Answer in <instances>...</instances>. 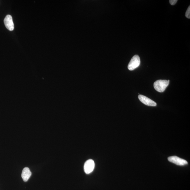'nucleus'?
Wrapping results in <instances>:
<instances>
[{
	"mask_svg": "<svg viewBox=\"0 0 190 190\" xmlns=\"http://www.w3.org/2000/svg\"><path fill=\"white\" fill-rule=\"evenodd\" d=\"M95 167V163L93 160L90 159L85 162L84 166V170L86 174H89L93 171Z\"/></svg>",
	"mask_w": 190,
	"mask_h": 190,
	"instance_id": "4",
	"label": "nucleus"
},
{
	"mask_svg": "<svg viewBox=\"0 0 190 190\" xmlns=\"http://www.w3.org/2000/svg\"><path fill=\"white\" fill-rule=\"evenodd\" d=\"M177 1V0H170L169 3L171 5H174L176 3Z\"/></svg>",
	"mask_w": 190,
	"mask_h": 190,
	"instance_id": "9",
	"label": "nucleus"
},
{
	"mask_svg": "<svg viewBox=\"0 0 190 190\" xmlns=\"http://www.w3.org/2000/svg\"><path fill=\"white\" fill-rule=\"evenodd\" d=\"M169 80H158L154 83V88L158 92H163L169 85Z\"/></svg>",
	"mask_w": 190,
	"mask_h": 190,
	"instance_id": "1",
	"label": "nucleus"
},
{
	"mask_svg": "<svg viewBox=\"0 0 190 190\" xmlns=\"http://www.w3.org/2000/svg\"><path fill=\"white\" fill-rule=\"evenodd\" d=\"M4 23L6 28L9 31H13L14 29V25L11 16L7 15L5 17L4 19Z\"/></svg>",
	"mask_w": 190,
	"mask_h": 190,
	"instance_id": "5",
	"label": "nucleus"
},
{
	"mask_svg": "<svg viewBox=\"0 0 190 190\" xmlns=\"http://www.w3.org/2000/svg\"><path fill=\"white\" fill-rule=\"evenodd\" d=\"M138 97L139 100L145 105L148 106H155L157 105L156 102L145 96L139 95H138Z\"/></svg>",
	"mask_w": 190,
	"mask_h": 190,
	"instance_id": "6",
	"label": "nucleus"
},
{
	"mask_svg": "<svg viewBox=\"0 0 190 190\" xmlns=\"http://www.w3.org/2000/svg\"><path fill=\"white\" fill-rule=\"evenodd\" d=\"M141 61L139 56L135 55L131 58L128 65V68L130 70H133L139 66Z\"/></svg>",
	"mask_w": 190,
	"mask_h": 190,
	"instance_id": "2",
	"label": "nucleus"
},
{
	"mask_svg": "<svg viewBox=\"0 0 190 190\" xmlns=\"http://www.w3.org/2000/svg\"><path fill=\"white\" fill-rule=\"evenodd\" d=\"M31 175V173L29 169L26 167L23 169L22 173V177L24 182H27Z\"/></svg>",
	"mask_w": 190,
	"mask_h": 190,
	"instance_id": "7",
	"label": "nucleus"
},
{
	"mask_svg": "<svg viewBox=\"0 0 190 190\" xmlns=\"http://www.w3.org/2000/svg\"><path fill=\"white\" fill-rule=\"evenodd\" d=\"M168 160L170 162L180 166H184L188 164L187 161L181 159L176 156H171L168 158Z\"/></svg>",
	"mask_w": 190,
	"mask_h": 190,
	"instance_id": "3",
	"label": "nucleus"
},
{
	"mask_svg": "<svg viewBox=\"0 0 190 190\" xmlns=\"http://www.w3.org/2000/svg\"><path fill=\"white\" fill-rule=\"evenodd\" d=\"M186 17L187 18L189 19L190 18V6H189L188 8L187 11H186L185 14Z\"/></svg>",
	"mask_w": 190,
	"mask_h": 190,
	"instance_id": "8",
	"label": "nucleus"
}]
</instances>
